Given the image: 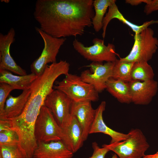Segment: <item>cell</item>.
Returning a JSON list of instances; mask_svg holds the SVG:
<instances>
[{
	"instance_id": "11",
	"label": "cell",
	"mask_w": 158,
	"mask_h": 158,
	"mask_svg": "<svg viewBox=\"0 0 158 158\" xmlns=\"http://www.w3.org/2000/svg\"><path fill=\"white\" fill-rule=\"evenodd\" d=\"M128 84L131 102L136 105H148L157 91V82L153 79L143 81L132 80Z\"/></svg>"
},
{
	"instance_id": "22",
	"label": "cell",
	"mask_w": 158,
	"mask_h": 158,
	"mask_svg": "<svg viewBox=\"0 0 158 158\" xmlns=\"http://www.w3.org/2000/svg\"><path fill=\"white\" fill-rule=\"evenodd\" d=\"M134 63L117 59L114 62L111 78L127 83L130 82L132 80L131 73Z\"/></svg>"
},
{
	"instance_id": "28",
	"label": "cell",
	"mask_w": 158,
	"mask_h": 158,
	"mask_svg": "<svg viewBox=\"0 0 158 158\" xmlns=\"http://www.w3.org/2000/svg\"><path fill=\"white\" fill-rule=\"evenodd\" d=\"M147 1V0H126L125 2L132 6H137L142 3L146 4Z\"/></svg>"
},
{
	"instance_id": "1",
	"label": "cell",
	"mask_w": 158,
	"mask_h": 158,
	"mask_svg": "<svg viewBox=\"0 0 158 158\" xmlns=\"http://www.w3.org/2000/svg\"><path fill=\"white\" fill-rule=\"evenodd\" d=\"M93 0H37L33 15L42 31L56 38L83 35L95 16Z\"/></svg>"
},
{
	"instance_id": "4",
	"label": "cell",
	"mask_w": 158,
	"mask_h": 158,
	"mask_svg": "<svg viewBox=\"0 0 158 158\" xmlns=\"http://www.w3.org/2000/svg\"><path fill=\"white\" fill-rule=\"evenodd\" d=\"M154 35L153 30L148 27L135 33L134 44L129 54L119 59L130 62H147L152 59L158 47V39Z\"/></svg>"
},
{
	"instance_id": "26",
	"label": "cell",
	"mask_w": 158,
	"mask_h": 158,
	"mask_svg": "<svg viewBox=\"0 0 158 158\" xmlns=\"http://www.w3.org/2000/svg\"><path fill=\"white\" fill-rule=\"evenodd\" d=\"M93 152L92 155L89 158H104L106 154L110 150L107 147L102 146L100 147L96 142L92 143Z\"/></svg>"
},
{
	"instance_id": "15",
	"label": "cell",
	"mask_w": 158,
	"mask_h": 158,
	"mask_svg": "<svg viewBox=\"0 0 158 158\" xmlns=\"http://www.w3.org/2000/svg\"><path fill=\"white\" fill-rule=\"evenodd\" d=\"M106 106V102L103 101L96 109L95 118L90 134L100 133L107 135L111 138L110 144L126 140L129 136L128 133L124 134L114 130L108 127L104 123L103 118V113L105 110Z\"/></svg>"
},
{
	"instance_id": "2",
	"label": "cell",
	"mask_w": 158,
	"mask_h": 158,
	"mask_svg": "<svg viewBox=\"0 0 158 158\" xmlns=\"http://www.w3.org/2000/svg\"><path fill=\"white\" fill-rule=\"evenodd\" d=\"M54 86L55 89L66 94L73 102H95L99 99V93L91 84L82 80L80 76L68 73Z\"/></svg>"
},
{
	"instance_id": "27",
	"label": "cell",
	"mask_w": 158,
	"mask_h": 158,
	"mask_svg": "<svg viewBox=\"0 0 158 158\" xmlns=\"http://www.w3.org/2000/svg\"><path fill=\"white\" fill-rule=\"evenodd\" d=\"M158 10V0H147L144 12L148 15L154 11Z\"/></svg>"
},
{
	"instance_id": "13",
	"label": "cell",
	"mask_w": 158,
	"mask_h": 158,
	"mask_svg": "<svg viewBox=\"0 0 158 158\" xmlns=\"http://www.w3.org/2000/svg\"><path fill=\"white\" fill-rule=\"evenodd\" d=\"M91 102H73L71 109V114L75 117L82 127L84 141L90 134L95 115L96 109L92 108Z\"/></svg>"
},
{
	"instance_id": "10",
	"label": "cell",
	"mask_w": 158,
	"mask_h": 158,
	"mask_svg": "<svg viewBox=\"0 0 158 158\" xmlns=\"http://www.w3.org/2000/svg\"><path fill=\"white\" fill-rule=\"evenodd\" d=\"M15 31L11 28L7 34L0 33V69L6 70L18 75L27 74L16 63L10 53V47L15 40Z\"/></svg>"
},
{
	"instance_id": "17",
	"label": "cell",
	"mask_w": 158,
	"mask_h": 158,
	"mask_svg": "<svg viewBox=\"0 0 158 158\" xmlns=\"http://www.w3.org/2000/svg\"><path fill=\"white\" fill-rule=\"evenodd\" d=\"M117 19L130 27L135 33H138L148 27L150 25L158 23V20H152L144 22L141 25L134 24L127 20L118 10L115 3L113 4L108 8L107 12L106 13L103 20V32L102 37L104 38L105 36L107 26L113 19Z\"/></svg>"
},
{
	"instance_id": "29",
	"label": "cell",
	"mask_w": 158,
	"mask_h": 158,
	"mask_svg": "<svg viewBox=\"0 0 158 158\" xmlns=\"http://www.w3.org/2000/svg\"><path fill=\"white\" fill-rule=\"evenodd\" d=\"M142 158H158V152L152 154L145 155Z\"/></svg>"
},
{
	"instance_id": "7",
	"label": "cell",
	"mask_w": 158,
	"mask_h": 158,
	"mask_svg": "<svg viewBox=\"0 0 158 158\" xmlns=\"http://www.w3.org/2000/svg\"><path fill=\"white\" fill-rule=\"evenodd\" d=\"M93 45L85 46L82 42L75 39L73 41L74 49L84 58L92 62H114L117 59L115 46L112 43L107 45L101 39L95 38L92 41Z\"/></svg>"
},
{
	"instance_id": "8",
	"label": "cell",
	"mask_w": 158,
	"mask_h": 158,
	"mask_svg": "<svg viewBox=\"0 0 158 158\" xmlns=\"http://www.w3.org/2000/svg\"><path fill=\"white\" fill-rule=\"evenodd\" d=\"M114 62H92L88 66L90 70L82 72L80 76L84 82L91 85L99 93L106 89V84L111 78Z\"/></svg>"
},
{
	"instance_id": "9",
	"label": "cell",
	"mask_w": 158,
	"mask_h": 158,
	"mask_svg": "<svg viewBox=\"0 0 158 158\" xmlns=\"http://www.w3.org/2000/svg\"><path fill=\"white\" fill-rule=\"evenodd\" d=\"M72 102L63 92L54 89L47 97L44 105L51 111L59 125L62 128L70 116Z\"/></svg>"
},
{
	"instance_id": "5",
	"label": "cell",
	"mask_w": 158,
	"mask_h": 158,
	"mask_svg": "<svg viewBox=\"0 0 158 158\" xmlns=\"http://www.w3.org/2000/svg\"><path fill=\"white\" fill-rule=\"evenodd\" d=\"M34 135L37 142L61 140L62 128L52 113L44 105L41 107L35 125Z\"/></svg>"
},
{
	"instance_id": "31",
	"label": "cell",
	"mask_w": 158,
	"mask_h": 158,
	"mask_svg": "<svg viewBox=\"0 0 158 158\" xmlns=\"http://www.w3.org/2000/svg\"><path fill=\"white\" fill-rule=\"evenodd\" d=\"M112 158H118L116 156V155H115L114 156H113Z\"/></svg>"
},
{
	"instance_id": "30",
	"label": "cell",
	"mask_w": 158,
	"mask_h": 158,
	"mask_svg": "<svg viewBox=\"0 0 158 158\" xmlns=\"http://www.w3.org/2000/svg\"><path fill=\"white\" fill-rule=\"evenodd\" d=\"M1 1H3V2H4L5 3H8L9 1V0H1Z\"/></svg>"
},
{
	"instance_id": "18",
	"label": "cell",
	"mask_w": 158,
	"mask_h": 158,
	"mask_svg": "<svg viewBox=\"0 0 158 158\" xmlns=\"http://www.w3.org/2000/svg\"><path fill=\"white\" fill-rule=\"evenodd\" d=\"M38 76L34 73L25 75H16L6 70L0 69V83H7L14 89L24 90L29 89Z\"/></svg>"
},
{
	"instance_id": "12",
	"label": "cell",
	"mask_w": 158,
	"mask_h": 158,
	"mask_svg": "<svg viewBox=\"0 0 158 158\" xmlns=\"http://www.w3.org/2000/svg\"><path fill=\"white\" fill-rule=\"evenodd\" d=\"M63 137L61 140L68 149L73 153L83 145L84 141L82 127L75 117L71 114L64 125L62 128Z\"/></svg>"
},
{
	"instance_id": "24",
	"label": "cell",
	"mask_w": 158,
	"mask_h": 158,
	"mask_svg": "<svg viewBox=\"0 0 158 158\" xmlns=\"http://www.w3.org/2000/svg\"><path fill=\"white\" fill-rule=\"evenodd\" d=\"M0 158H26L18 146H0Z\"/></svg>"
},
{
	"instance_id": "23",
	"label": "cell",
	"mask_w": 158,
	"mask_h": 158,
	"mask_svg": "<svg viewBox=\"0 0 158 158\" xmlns=\"http://www.w3.org/2000/svg\"><path fill=\"white\" fill-rule=\"evenodd\" d=\"M19 139L17 133L12 129L0 131V146H18Z\"/></svg>"
},
{
	"instance_id": "6",
	"label": "cell",
	"mask_w": 158,
	"mask_h": 158,
	"mask_svg": "<svg viewBox=\"0 0 158 158\" xmlns=\"http://www.w3.org/2000/svg\"><path fill=\"white\" fill-rule=\"evenodd\" d=\"M35 30L44 42V47L41 54L30 66L32 73L38 76L43 73L48 63L56 62V57L66 38L53 37L37 27Z\"/></svg>"
},
{
	"instance_id": "21",
	"label": "cell",
	"mask_w": 158,
	"mask_h": 158,
	"mask_svg": "<svg viewBox=\"0 0 158 158\" xmlns=\"http://www.w3.org/2000/svg\"><path fill=\"white\" fill-rule=\"evenodd\" d=\"M154 75L152 68L147 62L134 63L131 73L132 80L147 81L153 79Z\"/></svg>"
},
{
	"instance_id": "14",
	"label": "cell",
	"mask_w": 158,
	"mask_h": 158,
	"mask_svg": "<svg viewBox=\"0 0 158 158\" xmlns=\"http://www.w3.org/2000/svg\"><path fill=\"white\" fill-rule=\"evenodd\" d=\"M37 143L33 158H72L73 156L61 140Z\"/></svg>"
},
{
	"instance_id": "19",
	"label": "cell",
	"mask_w": 158,
	"mask_h": 158,
	"mask_svg": "<svg viewBox=\"0 0 158 158\" xmlns=\"http://www.w3.org/2000/svg\"><path fill=\"white\" fill-rule=\"evenodd\" d=\"M106 89L120 102H131L128 83L110 78L106 84Z\"/></svg>"
},
{
	"instance_id": "3",
	"label": "cell",
	"mask_w": 158,
	"mask_h": 158,
	"mask_svg": "<svg viewBox=\"0 0 158 158\" xmlns=\"http://www.w3.org/2000/svg\"><path fill=\"white\" fill-rule=\"evenodd\" d=\"M126 140L119 142L102 146L114 152L119 158H142L150 147L142 131L132 129L128 133Z\"/></svg>"
},
{
	"instance_id": "20",
	"label": "cell",
	"mask_w": 158,
	"mask_h": 158,
	"mask_svg": "<svg viewBox=\"0 0 158 158\" xmlns=\"http://www.w3.org/2000/svg\"><path fill=\"white\" fill-rule=\"evenodd\" d=\"M115 0H95L93 6L95 15L92 19V24L96 32L103 28V20L107 10L111 5L116 3Z\"/></svg>"
},
{
	"instance_id": "25",
	"label": "cell",
	"mask_w": 158,
	"mask_h": 158,
	"mask_svg": "<svg viewBox=\"0 0 158 158\" xmlns=\"http://www.w3.org/2000/svg\"><path fill=\"white\" fill-rule=\"evenodd\" d=\"M14 90L12 87L7 83H0V116L3 114L5 102L10 93Z\"/></svg>"
},
{
	"instance_id": "16",
	"label": "cell",
	"mask_w": 158,
	"mask_h": 158,
	"mask_svg": "<svg viewBox=\"0 0 158 158\" xmlns=\"http://www.w3.org/2000/svg\"><path fill=\"white\" fill-rule=\"evenodd\" d=\"M30 88L23 90L17 97L9 95L5 104L4 112L0 119H10L20 115L23 112L30 94Z\"/></svg>"
}]
</instances>
